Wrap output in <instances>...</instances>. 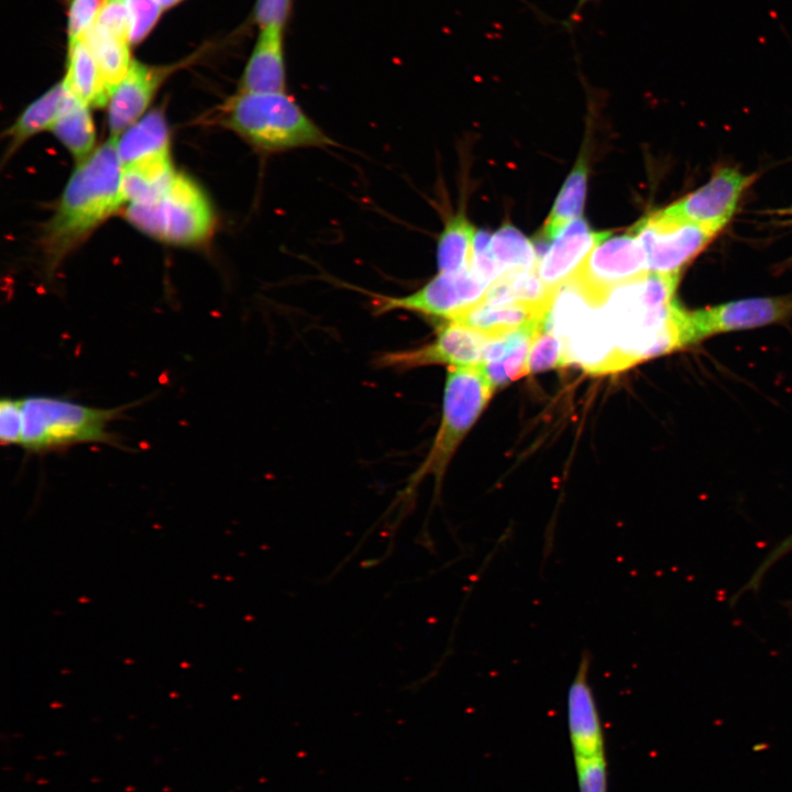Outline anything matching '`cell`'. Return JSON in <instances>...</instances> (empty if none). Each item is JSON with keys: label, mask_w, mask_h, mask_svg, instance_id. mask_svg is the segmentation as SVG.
Returning a JSON list of instances; mask_svg holds the SVG:
<instances>
[{"label": "cell", "mask_w": 792, "mask_h": 792, "mask_svg": "<svg viewBox=\"0 0 792 792\" xmlns=\"http://www.w3.org/2000/svg\"><path fill=\"white\" fill-rule=\"evenodd\" d=\"M23 432L22 399L4 397L0 402V440L2 444H21Z\"/></svg>", "instance_id": "33"}, {"label": "cell", "mask_w": 792, "mask_h": 792, "mask_svg": "<svg viewBox=\"0 0 792 792\" xmlns=\"http://www.w3.org/2000/svg\"><path fill=\"white\" fill-rule=\"evenodd\" d=\"M680 275L648 273L609 289L602 309L622 369L685 348V309L675 299Z\"/></svg>", "instance_id": "1"}, {"label": "cell", "mask_w": 792, "mask_h": 792, "mask_svg": "<svg viewBox=\"0 0 792 792\" xmlns=\"http://www.w3.org/2000/svg\"><path fill=\"white\" fill-rule=\"evenodd\" d=\"M488 254L502 274L517 270H536L537 256L532 242L510 223L492 234Z\"/></svg>", "instance_id": "28"}, {"label": "cell", "mask_w": 792, "mask_h": 792, "mask_svg": "<svg viewBox=\"0 0 792 792\" xmlns=\"http://www.w3.org/2000/svg\"><path fill=\"white\" fill-rule=\"evenodd\" d=\"M588 176L585 154H581L566 177L542 229L537 233L551 242L561 230L582 213Z\"/></svg>", "instance_id": "23"}, {"label": "cell", "mask_w": 792, "mask_h": 792, "mask_svg": "<svg viewBox=\"0 0 792 792\" xmlns=\"http://www.w3.org/2000/svg\"><path fill=\"white\" fill-rule=\"evenodd\" d=\"M67 92L64 81H61L23 110L8 130V155L33 135L52 129L62 111Z\"/></svg>", "instance_id": "21"}, {"label": "cell", "mask_w": 792, "mask_h": 792, "mask_svg": "<svg viewBox=\"0 0 792 792\" xmlns=\"http://www.w3.org/2000/svg\"><path fill=\"white\" fill-rule=\"evenodd\" d=\"M792 317V295L733 300L695 310L685 309V346L710 337L755 329Z\"/></svg>", "instance_id": "9"}, {"label": "cell", "mask_w": 792, "mask_h": 792, "mask_svg": "<svg viewBox=\"0 0 792 792\" xmlns=\"http://www.w3.org/2000/svg\"><path fill=\"white\" fill-rule=\"evenodd\" d=\"M81 38L91 51L111 94V90L124 78L131 67L133 61L130 55V45L132 44L96 24H92Z\"/></svg>", "instance_id": "25"}, {"label": "cell", "mask_w": 792, "mask_h": 792, "mask_svg": "<svg viewBox=\"0 0 792 792\" xmlns=\"http://www.w3.org/2000/svg\"><path fill=\"white\" fill-rule=\"evenodd\" d=\"M168 72L167 67L132 62L124 78L111 90L106 106L112 138L120 135L143 116Z\"/></svg>", "instance_id": "14"}, {"label": "cell", "mask_w": 792, "mask_h": 792, "mask_svg": "<svg viewBox=\"0 0 792 792\" xmlns=\"http://www.w3.org/2000/svg\"><path fill=\"white\" fill-rule=\"evenodd\" d=\"M591 659L583 652L566 695V719L573 758L605 755V740L591 686Z\"/></svg>", "instance_id": "13"}, {"label": "cell", "mask_w": 792, "mask_h": 792, "mask_svg": "<svg viewBox=\"0 0 792 792\" xmlns=\"http://www.w3.org/2000/svg\"><path fill=\"white\" fill-rule=\"evenodd\" d=\"M292 7L293 0H256L254 21L258 29L267 26L286 29Z\"/></svg>", "instance_id": "35"}, {"label": "cell", "mask_w": 792, "mask_h": 792, "mask_svg": "<svg viewBox=\"0 0 792 792\" xmlns=\"http://www.w3.org/2000/svg\"><path fill=\"white\" fill-rule=\"evenodd\" d=\"M66 88L87 106H107L110 92L88 45L80 38L68 44Z\"/></svg>", "instance_id": "20"}, {"label": "cell", "mask_w": 792, "mask_h": 792, "mask_svg": "<svg viewBox=\"0 0 792 792\" xmlns=\"http://www.w3.org/2000/svg\"><path fill=\"white\" fill-rule=\"evenodd\" d=\"M217 118L221 125L265 154L333 145L287 91H238L222 105Z\"/></svg>", "instance_id": "3"}, {"label": "cell", "mask_w": 792, "mask_h": 792, "mask_svg": "<svg viewBox=\"0 0 792 792\" xmlns=\"http://www.w3.org/2000/svg\"><path fill=\"white\" fill-rule=\"evenodd\" d=\"M601 0H578L571 15L563 22V26L570 31L580 22L582 11L590 3H598Z\"/></svg>", "instance_id": "37"}, {"label": "cell", "mask_w": 792, "mask_h": 792, "mask_svg": "<svg viewBox=\"0 0 792 792\" xmlns=\"http://www.w3.org/2000/svg\"><path fill=\"white\" fill-rule=\"evenodd\" d=\"M176 173L170 157L122 168L121 189L124 202L141 204L157 198Z\"/></svg>", "instance_id": "26"}, {"label": "cell", "mask_w": 792, "mask_h": 792, "mask_svg": "<svg viewBox=\"0 0 792 792\" xmlns=\"http://www.w3.org/2000/svg\"><path fill=\"white\" fill-rule=\"evenodd\" d=\"M51 131L79 162L94 152L96 131L89 106L76 98L69 90Z\"/></svg>", "instance_id": "22"}, {"label": "cell", "mask_w": 792, "mask_h": 792, "mask_svg": "<svg viewBox=\"0 0 792 792\" xmlns=\"http://www.w3.org/2000/svg\"><path fill=\"white\" fill-rule=\"evenodd\" d=\"M579 792H607L606 754L573 758Z\"/></svg>", "instance_id": "31"}, {"label": "cell", "mask_w": 792, "mask_h": 792, "mask_svg": "<svg viewBox=\"0 0 792 792\" xmlns=\"http://www.w3.org/2000/svg\"><path fill=\"white\" fill-rule=\"evenodd\" d=\"M733 167H721L703 186L664 209L718 233L733 217L745 190L755 182Z\"/></svg>", "instance_id": "12"}, {"label": "cell", "mask_w": 792, "mask_h": 792, "mask_svg": "<svg viewBox=\"0 0 792 792\" xmlns=\"http://www.w3.org/2000/svg\"><path fill=\"white\" fill-rule=\"evenodd\" d=\"M487 286L470 264L459 271L439 272L413 293L403 296L377 295L374 309L377 315L405 310L449 321L480 302Z\"/></svg>", "instance_id": "8"}, {"label": "cell", "mask_w": 792, "mask_h": 792, "mask_svg": "<svg viewBox=\"0 0 792 792\" xmlns=\"http://www.w3.org/2000/svg\"><path fill=\"white\" fill-rule=\"evenodd\" d=\"M121 178L113 138L79 162L44 230V251L52 266L125 204Z\"/></svg>", "instance_id": "2"}, {"label": "cell", "mask_w": 792, "mask_h": 792, "mask_svg": "<svg viewBox=\"0 0 792 792\" xmlns=\"http://www.w3.org/2000/svg\"><path fill=\"white\" fill-rule=\"evenodd\" d=\"M569 364L564 342L544 326L536 333L528 354V373L562 369Z\"/></svg>", "instance_id": "29"}, {"label": "cell", "mask_w": 792, "mask_h": 792, "mask_svg": "<svg viewBox=\"0 0 792 792\" xmlns=\"http://www.w3.org/2000/svg\"><path fill=\"white\" fill-rule=\"evenodd\" d=\"M125 4L131 44H136L151 32L164 9L157 0H125Z\"/></svg>", "instance_id": "30"}, {"label": "cell", "mask_w": 792, "mask_h": 792, "mask_svg": "<svg viewBox=\"0 0 792 792\" xmlns=\"http://www.w3.org/2000/svg\"><path fill=\"white\" fill-rule=\"evenodd\" d=\"M124 217L147 235L177 245L206 241L216 224L206 194L191 178L178 173L157 198L129 204Z\"/></svg>", "instance_id": "4"}, {"label": "cell", "mask_w": 792, "mask_h": 792, "mask_svg": "<svg viewBox=\"0 0 792 792\" xmlns=\"http://www.w3.org/2000/svg\"><path fill=\"white\" fill-rule=\"evenodd\" d=\"M792 550V535L787 538L782 543H780L773 552L770 553L769 558L765 561V563L761 565V568L756 572L751 583L757 584V582L760 580V576L762 573L772 564L774 563L779 558H781L783 554H785L788 551Z\"/></svg>", "instance_id": "36"}, {"label": "cell", "mask_w": 792, "mask_h": 792, "mask_svg": "<svg viewBox=\"0 0 792 792\" xmlns=\"http://www.w3.org/2000/svg\"><path fill=\"white\" fill-rule=\"evenodd\" d=\"M493 392L481 364L449 367L440 427L425 460L411 474L408 488H415L428 475L435 477L437 485L441 483L454 452Z\"/></svg>", "instance_id": "5"}, {"label": "cell", "mask_w": 792, "mask_h": 792, "mask_svg": "<svg viewBox=\"0 0 792 792\" xmlns=\"http://www.w3.org/2000/svg\"><path fill=\"white\" fill-rule=\"evenodd\" d=\"M609 234L608 231H593L583 218L573 220L552 240L537 263V275L549 288L556 289L575 275L594 246Z\"/></svg>", "instance_id": "15"}, {"label": "cell", "mask_w": 792, "mask_h": 792, "mask_svg": "<svg viewBox=\"0 0 792 792\" xmlns=\"http://www.w3.org/2000/svg\"><path fill=\"white\" fill-rule=\"evenodd\" d=\"M285 29L267 26L260 33L243 69L238 91L284 92L287 88Z\"/></svg>", "instance_id": "17"}, {"label": "cell", "mask_w": 792, "mask_h": 792, "mask_svg": "<svg viewBox=\"0 0 792 792\" xmlns=\"http://www.w3.org/2000/svg\"><path fill=\"white\" fill-rule=\"evenodd\" d=\"M569 364L593 375L623 371L602 302L564 340Z\"/></svg>", "instance_id": "16"}, {"label": "cell", "mask_w": 792, "mask_h": 792, "mask_svg": "<svg viewBox=\"0 0 792 792\" xmlns=\"http://www.w3.org/2000/svg\"><path fill=\"white\" fill-rule=\"evenodd\" d=\"M21 446L32 452H46L90 442H112L110 422L119 409L85 406L68 399L31 396L22 399Z\"/></svg>", "instance_id": "6"}, {"label": "cell", "mask_w": 792, "mask_h": 792, "mask_svg": "<svg viewBox=\"0 0 792 792\" xmlns=\"http://www.w3.org/2000/svg\"><path fill=\"white\" fill-rule=\"evenodd\" d=\"M649 273L646 254L637 235L626 233L600 241L588 253L575 277L597 299L615 286Z\"/></svg>", "instance_id": "11"}, {"label": "cell", "mask_w": 792, "mask_h": 792, "mask_svg": "<svg viewBox=\"0 0 792 792\" xmlns=\"http://www.w3.org/2000/svg\"><path fill=\"white\" fill-rule=\"evenodd\" d=\"M474 239L475 229L464 211L451 216L437 243L439 272H454L468 267L472 262Z\"/></svg>", "instance_id": "27"}, {"label": "cell", "mask_w": 792, "mask_h": 792, "mask_svg": "<svg viewBox=\"0 0 792 792\" xmlns=\"http://www.w3.org/2000/svg\"><path fill=\"white\" fill-rule=\"evenodd\" d=\"M488 337L465 324L450 320L438 329L435 339L411 349L380 354V369L408 371L429 365L449 367L474 366L483 363Z\"/></svg>", "instance_id": "10"}, {"label": "cell", "mask_w": 792, "mask_h": 792, "mask_svg": "<svg viewBox=\"0 0 792 792\" xmlns=\"http://www.w3.org/2000/svg\"><path fill=\"white\" fill-rule=\"evenodd\" d=\"M157 1L161 3L163 9H167V8L175 6L176 3H178L182 0H157Z\"/></svg>", "instance_id": "38"}, {"label": "cell", "mask_w": 792, "mask_h": 792, "mask_svg": "<svg viewBox=\"0 0 792 792\" xmlns=\"http://www.w3.org/2000/svg\"><path fill=\"white\" fill-rule=\"evenodd\" d=\"M122 168L169 158V131L165 114L154 109L113 138Z\"/></svg>", "instance_id": "18"}, {"label": "cell", "mask_w": 792, "mask_h": 792, "mask_svg": "<svg viewBox=\"0 0 792 792\" xmlns=\"http://www.w3.org/2000/svg\"><path fill=\"white\" fill-rule=\"evenodd\" d=\"M101 0H72L68 13V41L80 40L94 24Z\"/></svg>", "instance_id": "34"}, {"label": "cell", "mask_w": 792, "mask_h": 792, "mask_svg": "<svg viewBox=\"0 0 792 792\" xmlns=\"http://www.w3.org/2000/svg\"><path fill=\"white\" fill-rule=\"evenodd\" d=\"M94 24L131 43L125 0H101Z\"/></svg>", "instance_id": "32"}, {"label": "cell", "mask_w": 792, "mask_h": 792, "mask_svg": "<svg viewBox=\"0 0 792 792\" xmlns=\"http://www.w3.org/2000/svg\"><path fill=\"white\" fill-rule=\"evenodd\" d=\"M554 289L549 288L535 270L505 273L486 290L482 301L491 305L526 304L550 307Z\"/></svg>", "instance_id": "24"}, {"label": "cell", "mask_w": 792, "mask_h": 792, "mask_svg": "<svg viewBox=\"0 0 792 792\" xmlns=\"http://www.w3.org/2000/svg\"><path fill=\"white\" fill-rule=\"evenodd\" d=\"M548 310L549 307L526 304L491 305L481 300L455 317L453 321L488 337H497L528 324L542 322Z\"/></svg>", "instance_id": "19"}, {"label": "cell", "mask_w": 792, "mask_h": 792, "mask_svg": "<svg viewBox=\"0 0 792 792\" xmlns=\"http://www.w3.org/2000/svg\"><path fill=\"white\" fill-rule=\"evenodd\" d=\"M630 230L642 245L649 272L663 275H680L717 234L666 209L649 213Z\"/></svg>", "instance_id": "7"}]
</instances>
